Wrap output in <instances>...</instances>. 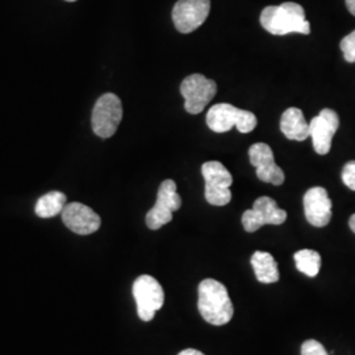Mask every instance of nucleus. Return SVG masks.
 <instances>
[{
	"instance_id": "nucleus-2",
	"label": "nucleus",
	"mask_w": 355,
	"mask_h": 355,
	"mask_svg": "<svg viewBox=\"0 0 355 355\" xmlns=\"http://www.w3.org/2000/svg\"><path fill=\"white\" fill-rule=\"evenodd\" d=\"M198 308L202 318L215 327L228 324L234 315V306L227 287L215 279H204L199 284Z\"/></svg>"
},
{
	"instance_id": "nucleus-14",
	"label": "nucleus",
	"mask_w": 355,
	"mask_h": 355,
	"mask_svg": "<svg viewBox=\"0 0 355 355\" xmlns=\"http://www.w3.org/2000/svg\"><path fill=\"white\" fill-rule=\"evenodd\" d=\"M304 214L306 221L316 228L327 227L331 220V200L324 187H312L305 192Z\"/></svg>"
},
{
	"instance_id": "nucleus-7",
	"label": "nucleus",
	"mask_w": 355,
	"mask_h": 355,
	"mask_svg": "<svg viewBox=\"0 0 355 355\" xmlns=\"http://www.w3.org/2000/svg\"><path fill=\"white\" fill-rule=\"evenodd\" d=\"M182 205V198L177 192L173 179H166L158 190L157 202L146 215V225L152 230L161 229L173 220V214Z\"/></svg>"
},
{
	"instance_id": "nucleus-16",
	"label": "nucleus",
	"mask_w": 355,
	"mask_h": 355,
	"mask_svg": "<svg viewBox=\"0 0 355 355\" xmlns=\"http://www.w3.org/2000/svg\"><path fill=\"white\" fill-rule=\"evenodd\" d=\"M252 266L258 282L270 284L279 280L278 263L271 254L267 252H255L252 255Z\"/></svg>"
},
{
	"instance_id": "nucleus-21",
	"label": "nucleus",
	"mask_w": 355,
	"mask_h": 355,
	"mask_svg": "<svg viewBox=\"0 0 355 355\" xmlns=\"http://www.w3.org/2000/svg\"><path fill=\"white\" fill-rule=\"evenodd\" d=\"M343 182L346 187L355 191V161H350L343 166Z\"/></svg>"
},
{
	"instance_id": "nucleus-13",
	"label": "nucleus",
	"mask_w": 355,
	"mask_h": 355,
	"mask_svg": "<svg viewBox=\"0 0 355 355\" xmlns=\"http://www.w3.org/2000/svg\"><path fill=\"white\" fill-rule=\"evenodd\" d=\"M61 215L64 225L80 236L95 233L102 224L99 215L82 203L66 204Z\"/></svg>"
},
{
	"instance_id": "nucleus-9",
	"label": "nucleus",
	"mask_w": 355,
	"mask_h": 355,
	"mask_svg": "<svg viewBox=\"0 0 355 355\" xmlns=\"http://www.w3.org/2000/svg\"><path fill=\"white\" fill-rule=\"evenodd\" d=\"M287 220V212L280 209L277 202L268 196L258 198L252 209L242 215V225L249 233H254L263 225H280Z\"/></svg>"
},
{
	"instance_id": "nucleus-18",
	"label": "nucleus",
	"mask_w": 355,
	"mask_h": 355,
	"mask_svg": "<svg viewBox=\"0 0 355 355\" xmlns=\"http://www.w3.org/2000/svg\"><path fill=\"white\" fill-rule=\"evenodd\" d=\"M295 258V263L300 272L305 274L309 278H315L320 272V267H321V255L311 250V249H303L299 250L297 253L293 255Z\"/></svg>"
},
{
	"instance_id": "nucleus-17",
	"label": "nucleus",
	"mask_w": 355,
	"mask_h": 355,
	"mask_svg": "<svg viewBox=\"0 0 355 355\" xmlns=\"http://www.w3.org/2000/svg\"><path fill=\"white\" fill-rule=\"evenodd\" d=\"M66 207V196L60 191H51L41 196L35 207V212L41 218H51L61 215Z\"/></svg>"
},
{
	"instance_id": "nucleus-6",
	"label": "nucleus",
	"mask_w": 355,
	"mask_h": 355,
	"mask_svg": "<svg viewBox=\"0 0 355 355\" xmlns=\"http://www.w3.org/2000/svg\"><path fill=\"white\" fill-rule=\"evenodd\" d=\"M133 296L137 303L139 318L149 322L152 321L157 311L165 303V292L159 282L150 275H141L133 283Z\"/></svg>"
},
{
	"instance_id": "nucleus-20",
	"label": "nucleus",
	"mask_w": 355,
	"mask_h": 355,
	"mask_svg": "<svg viewBox=\"0 0 355 355\" xmlns=\"http://www.w3.org/2000/svg\"><path fill=\"white\" fill-rule=\"evenodd\" d=\"M302 355H329L325 347L316 340H308L302 345Z\"/></svg>"
},
{
	"instance_id": "nucleus-12",
	"label": "nucleus",
	"mask_w": 355,
	"mask_h": 355,
	"mask_svg": "<svg viewBox=\"0 0 355 355\" xmlns=\"http://www.w3.org/2000/svg\"><path fill=\"white\" fill-rule=\"evenodd\" d=\"M250 164L257 170V177L265 183L280 186L284 182V173L279 166L275 164L271 148L265 142H257L249 149Z\"/></svg>"
},
{
	"instance_id": "nucleus-1",
	"label": "nucleus",
	"mask_w": 355,
	"mask_h": 355,
	"mask_svg": "<svg viewBox=\"0 0 355 355\" xmlns=\"http://www.w3.org/2000/svg\"><path fill=\"white\" fill-rule=\"evenodd\" d=\"M261 26L274 36L311 33V24L305 19L304 8L293 1L266 7L261 13Z\"/></svg>"
},
{
	"instance_id": "nucleus-24",
	"label": "nucleus",
	"mask_w": 355,
	"mask_h": 355,
	"mask_svg": "<svg viewBox=\"0 0 355 355\" xmlns=\"http://www.w3.org/2000/svg\"><path fill=\"white\" fill-rule=\"evenodd\" d=\"M349 227H350V229H352V230L355 233V214L352 216V217H350V220H349Z\"/></svg>"
},
{
	"instance_id": "nucleus-15",
	"label": "nucleus",
	"mask_w": 355,
	"mask_h": 355,
	"mask_svg": "<svg viewBox=\"0 0 355 355\" xmlns=\"http://www.w3.org/2000/svg\"><path fill=\"white\" fill-rule=\"evenodd\" d=\"M282 133L292 141H304L309 137V124L302 110L291 107L286 110L280 119Z\"/></svg>"
},
{
	"instance_id": "nucleus-11",
	"label": "nucleus",
	"mask_w": 355,
	"mask_h": 355,
	"mask_svg": "<svg viewBox=\"0 0 355 355\" xmlns=\"http://www.w3.org/2000/svg\"><path fill=\"white\" fill-rule=\"evenodd\" d=\"M340 128V117L333 110L325 108L309 123V137L320 155H325L331 149V141Z\"/></svg>"
},
{
	"instance_id": "nucleus-23",
	"label": "nucleus",
	"mask_w": 355,
	"mask_h": 355,
	"mask_svg": "<svg viewBox=\"0 0 355 355\" xmlns=\"http://www.w3.org/2000/svg\"><path fill=\"white\" fill-rule=\"evenodd\" d=\"M346 7L349 12L355 16V0H346Z\"/></svg>"
},
{
	"instance_id": "nucleus-10",
	"label": "nucleus",
	"mask_w": 355,
	"mask_h": 355,
	"mask_svg": "<svg viewBox=\"0 0 355 355\" xmlns=\"http://www.w3.org/2000/svg\"><path fill=\"white\" fill-rule=\"evenodd\" d=\"M211 11V0H178L173 21L180 33H191L204 24Z\"/></svg>"
},
{
	"instance_id": "nucleus-25",
	"label": "nucleus",
	"mask_w": 355,
	"mask_h": 355,
	"mask_svg": "<svg viewBox=\"0 0 355 355\" xmlns=\"http://www.w3.org/2000/svg\"><path fill=\"white\" fill-rule=\"evenodd\" d=\"M66 1H76V0H66Z\"/></svg>"
},
{
	"instance_id": "nucleus-5",
	"label": "nucleus",
	"mask_w": 355,
	"mask_h": 355,
	"mask_svg": "<svg viewBox=\"0 0 355 355\" xmlns=\"http://www.w3.org/2000/svg\"><path fill=\"white\" fill-rule=\"evenodd\" d=\"M123 119V104L117 95L104 94L92 110V130L102 139L112 137Z\"/></svg>"
},
{
	"instance_id": "nucleus-8",
	"label": "nucleus",
	"mask_w": 355,
	"mask_h": 355,
	"mask_svg": "<svg viewBox=\"0 0 355 355\" xmlns=\"http://www.w3.org/2000/svg\"><path fill=\"white\" fill-rule=\"evenodd\" d=\"M217 85L202 74L187 76L180 85V94L184 98V110L191 114L203 112L207 104L215 98Z\"/></svg>"
},
{
	"instance_id": "nucleus-4",
	"label": "nucleus",
	"mask_w": 355,
	"mask_h": 355,
	"mask_svg": "<svg viewBox=\"0 0 355 355\" xmlns=\"http://www.w3.org/2000/svg\"><path fill=\"white\" fill-rule=\"evenodd\" d=\"M202 174L205 180V200L216 207H223L232 200L230 186L233 178L228 168L218 161H209L202 166Z\"/></svg>"
},
{
	"instance_id": "nucleus-3",
	"label": "nucleus",
	"mask_w": 355,
	"mask_h": 355,
	"mask_svg": "<svg viewBox=\"0 0 355 355\" xmlns=\"http://www.w3.org/2000/svg\"><path fill=\"white\" fill-rule=\"evenodd\" d=\"M207 125L216 133H225L233 127L241 133H250L257 127V116L240 110L228 103H218L209 108L207 114Z\"/></svg>"
},
{
	"instance_id": "nucleus-22",
	"label": "nucleus",
	"mask_w": 355,
	"mask_h": 355,
	"mask_svg": "<svg viewBox=\"0 0 355 355\" xmlns=\"http://www.w3.org/2000/svg\"><path fill=\"white\" fill-rule=\"evenodd\" d=\"M178 355H204L202 352L199 350H195V349H186L183 352H180Z\"/></svg>"
},
{
	"instance_id": "nucleus-19",
	"label": "nucleus",
	"mask_w": 355,
	"mask_h": 355,
	"mask_svg": "<svg viewBox=\"0 0 355 355\" xmlns=\"http://www.w3.org/2000/svg\"><path fill=\"white\" fill-rule=\"evenodd\" d=\"M340 48L343 53V57L347 62L354 64L355 62V31L352 32L350 35H347L346 37H343Z\"/></svg>"
}]
</instances>
